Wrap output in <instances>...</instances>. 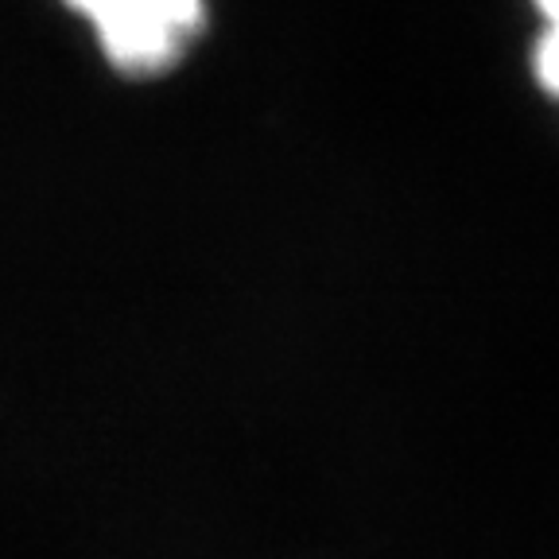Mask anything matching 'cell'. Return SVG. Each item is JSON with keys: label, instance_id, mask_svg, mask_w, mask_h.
I'll return each instance as SVG.
<instances>
[{"label": "cell", "instance_id": "6da1fadb", "mask_svg": "<svg viewBox=\"0 0 559 559\" xmlns=\"http://www.w3.org/2000/svg\"><path fill=\"white\" fill-rule=\"evenodd\" d=\"M94 39L105 67L129 82L179 70L206 39L210 0H59Z\"/></svg>", "mask_w": 559, "mask_h": 559}, {"label": "cell", "instance_id": "7a4b0ae2", "mask_svg": "<svg viewBox=\"0 0 559 559\" xmlns=\"http://www.w3.org/2000/svg\"><path fill=\"white\" fill-rule=\"evenodd\" d=\"M528 79L548 97L559 102V27H536L533 44H528Z\"/></svg>", "mask_w": 559, "mask_h": 559}, {"label": "cell", "instance_id": "3957f363", "mask_svg": "<svg viewBox=\"0 0 559 559\" xmlns=\"http://www.w3.org/2000/svg\"><path fill=\"white\" fill-rule=\"evenodd\" d=\"M536 27H559V0H528Z\"/></svg>", "mask_w": 559, "mask_h": 559}, {"label": "cell", "instance_id": "277c9868", "mask_svg": "<svg viewBox=\"0 0 559 559\" xmlns=\"http://www.w3.org/2000/svg\"><path fill=\"white\" fill-rule=\"evenodd\" d=\"M556 109H559V102H556Z\"/></svg>", "mask_w": 559, "mask_h": 559}]
</instances>
